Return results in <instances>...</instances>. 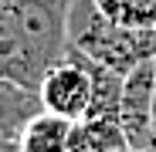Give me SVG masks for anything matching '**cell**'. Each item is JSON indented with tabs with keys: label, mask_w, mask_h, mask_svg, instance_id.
I'll return each instance as SVG.
<instances>
[{
	"label": "cell",
	"mask_w": 156,
	"mask_h": 152,
	"mask_svg": "<svg viewBox=\"0 0 156 152\" xmlns=\"http://www.w3.org/2000/svg\"><path fill=\"white\" fill-rule=\"evenodd\" d=\"M71 0H0V81L37 91L68 47Z\"/></svg>",
	"instance_id": "obj_1"
},
{
	"label": "cell",
	"mask_w": 156,
	"mask_h": 152,
	"mask_svg": "<svg viewBox=\"0 0 156 152\" xmlns=\"http://www.w3.org/2000/svg\"><path fill=\"white\" fill-rule=\"evenodd\" d=\"M68 51H78L119 74H129L143 61H156V27H122L98 7V0H71Z\"/></svg>",
	"instance_id": "obj_2"
},
{
	"label": "cell",
	"mask_w": 156,
	"mask_h": 152,
	"mask_svg": "<svg viewBox=\"0 0 156 152\" xmlns=\"http://www.w3.org/2000/svg\"><path fill=\"white\" fill-rule=\"evenodd\" d=\"M37 98H41L44 112L65 115L71 122L85 118L92 112V105H95V71H92V61L85 54H78V51L65 47V58L58 64H51L48 74L41 78Z\"/></svg>",
	"instance_id": "obj_3"
},
{
	"label": "cell",
	"mask_w": 156,
	"mask_h": 152,
	"mask_svg": "<svg viewBox=\"0 0 156 152\" xmlns=\"http://www.w3.org/2000/svg\"><path fill=\"white\" fill-rule=\"evenodd\" d=\"M153 91H156V61H143L126 74L122 101H119V122L129 145L139 149L153 145Z\"/></svg>",
	"instance_id": "obj_4"
},
{
	"label": "cell",
	"mask_w": 156,
	"mask_h": 152,
	"mask_svg": "<svg viewBox=\"0 0 156 152\" xmlns=\"http://www.w3.org/2000/svg\"><path fill=\"white\" fill-rule=\"evenodd\" d=\"M126 142L129 139L122 132L119 115H88V118H78L71 125L68 152H112Z\"/></svg>",
	"instance_id": "obj_5"
},
{
	"label": "cell",
	"mask_w": 156,
	"mask_h": 152,
	"mask_svg": "<svg viewBox=\"0 0 156 152\" xmlns=\"http://www.w3.org/2000/svg\"><path fill=\"white\" fill-rule=\"evenodd\" d=\"M71 125H75L71 118L41 108V112L20 129V135H17L20 152H68Z\"/></svg>",
	"instance_id": "obj_6"
},
{
	"label": "cell",
	"mask_w": 156,
	"mask_h": 152,
	"mask_svg": "<svg viewBox=\"0 0 156 152\" xmlns=\"http://www.w3.org/2000/svg\"><path fill=\"white\" fill-rule=\"evenodd\" d=\"M98 7L122 27H156V0H98Z\"/></svg>",
	"instance_id": "obj_7"
},
{
	"label": "cell",
	"mask_w": 156,
	"mask_h": 152,
	"mask_svg": "<svg viewBox=\"0 0 156 152\" xmlns=\"http://www.w3.org/2000/svg\"><path fill=\"white\" fill-rule=\"evenodd\" d=\"M0 152H20V142L17 139H0Z\"/></svg>",
	"instance_id": "obj_8"
},
{
	"label": "cell",
	"mask_w": 156,
	"mask_h": 152,
	"mask_svg": "<svg viewBox=\"0 0 156 152\" xmlns=\"http://www.w3.org/2000/svg\"><path fill=\"white\" fill-rule=\"evenodd\" d=\"M149 149L156 152V91H153V145Z\"/></svg>",
	"instance_id": "obj_9"
},
{
	"label": "cell",
	"mask_w": 156,
	"mask_h": 152,
	"mask_svg": "<svg viewBox=\"0 0 156 152\" xmlns=\"http://www.w3.org/2000/svg\"><path fill=\"white\" fill-rule=\"evenodd\" d=\"M112 152H149V149H139V145H129V142H126V145H119V149H112Z\"/></svg>",
	"instance_id": "obj_10"
}]
</instances>
